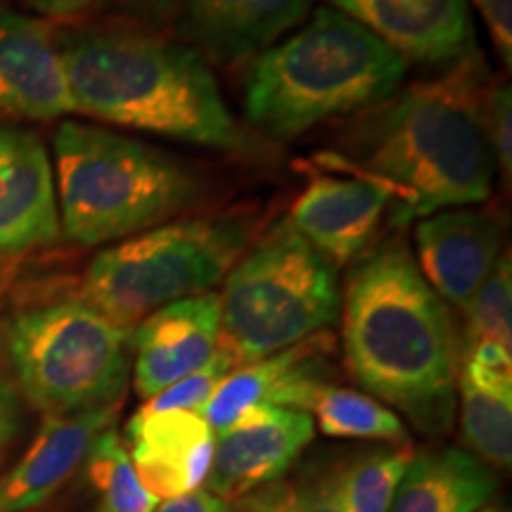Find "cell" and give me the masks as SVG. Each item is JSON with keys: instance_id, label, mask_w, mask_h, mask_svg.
<instances>
[{"instance_id": "6da1fadb", "label": "cell", "mask_w": 512, "mask_h": 512, "mask_svg": "<svg viewBox=\"0 0 512 512\" xmlns=\"http://www.w3.org/2000/svg\"><path fill=\"white\" fill-rule=\"evenodd\" d=\"M339 316L354 380L427 437L448 434L458 403L460 337L406 242L384 240L366 254L351 273Z\"/></svg>"}, {"instance_id": "7a4b0ae2", "label": "cell", "mask_w": 512, "mask_h": 512, "mask_svg": "<svg viewBox=\"0 0 512 512\" xmlns=\"http://www.w3.org/2000/svg\"><path fill=\"white\" fill-rule=\"evenodd\" d=\"M479 53L439 81L418 83L380 102L344 140V164L392 192L394 223L489 200L496 157L484 126Z\"/></svg>"}, {"instance_id": "3957f363", "label": "cell", "mask_w": 512, "mask_h": 512, "mask_svg": "<svg viewBox=\"0 0 512 512\" xmlns=\"http://www.w3.org/2000/svg\"><path fill=\"white\" fill-rule=\"evenodd\" d=\"M57 48L74 112L211 150L245 147L207 57L188 43L117 19L57 31Z\"/></svg>"}, {"instance_id": "277c9868", "label": "cell", "mask_w": 512, "mask_h": 512, "mask_svg": "<svg viewBox=\"0 0 512 512\" xmlns=\"http://www.w3.org/2000/svg\"><path fill=\"white\" fill-rule=\"evenodd\" d=\"M408 62L335 8L256 57L245 83L249 124L297 138L328 119L373 110L399 93Z\"/></svg>"}, {"instance_id": "5b68a950", "label": "cell", "mask_w": 512, "mask_h": 512, "mask_svg": "<svg viewBox=\"0 0 512 512\" xmlns=\"http://www.w3.org/2000/svg\"><path fill=\"white\" fill-rule=\"evenodd\" d=\"M53 152L60 230L81 247L145 233L200 200L190 169L110 128L62 121Z\"/></svg>"}, {"instance_id": "8992f818", "label": "cell", "mask_w": 512, "mask_h": 512, "mask_svg": "<svg viewBox=\"0 0 512 512\" xmlns=\"http://www.w3.org/2000/svg\"><path fill=\"white\" fill-rule=\"evenodd\" d=\"M19 392L46 418L121 406L131 332L81 297L22 306L0 325Z\"/></svg>"}, {"instance_id": "52a82bcc", "label": "cell", "mask_w": 512, "mask_h": 512, "mask_svg": "<svg viewBox=\"0 0 512 512\" xmlns=\"http://www.w3.org/2000/svg\"><path fill=\"white\" fill-rule=\"evenodd\" d=\"M221 347L235 368L325 332L342 311L337 266L280 221L226 275Z\"/></svg>"}, {"instance_id": "ba28073f", "label": "cell", "mask_w": 512, "mask_h": 512, "mask_svg": "<svg viewBox=\"0 0 512 512\" xmlns=\"http://www.w3.org/2000/svg\"><path fill=\"white\" fill-rule=\"evenodd\" d=\"M247 242L249 226L238 216L162 223L102 249L86 268L79 297L131 332L162 306L214 290Z\"/></svg>"}, {"instance_id": "9c48e42d", "label": "cell", "mask_w": 512, "mask_h": 512, "mask_svg": "<svg viewBox=\"0 0 512 512\" xmlns=\"http://www.w3.org/2000/svg\"><path fill=\"white\" fill-rule=\"evenodd\" d=\"M316 437L311 413L259 403L214 434V458L204 489L228 503L275 482L302 458Z\"/></svg>"}, {"instance_id": "30bf717a", "label": "cell", "mask_w": 512, "mask_h": 512, "mask_svg": "<svg viewBox=\"0 0 512 512\" xmlns=\"http://www.w3.org/2000/svg\"><path fill=\"white\" fill-rule=\"evenodd\" d=\"M325 162H335L337 174L313 178L287 221L337 266L366 252L384 214L392 209V192L373 176L344 164L335 152Z\"/></svg>"}, {"instance_id": "8fae6325", "label": "cell", "mask_w": 512, "mask_h": 512, "mask_svg": "<svg viewBox=\"0 0 512 512\" xmlns=\"http://www.w3.org/2000/svg\"><path fill=\"white\" fill-rule=\"evenodd\" d=\"M332 349L335 342L328 332H318L290 349L230 370L202 408L211 432H223L259 403L309 413L316 396L332 384Z\"/></svg>"}, {"instance_id": "7c38bea8", "label": "cell", "mask_w": 512, "mask_h": 512, "mask_svg": "<svg viewBox=\"0 0 512 512\" xmlns=\"http://www.w3.org/2000/svg\"><path fill=\"white\" fill-rule=\"evenodd\" d=\"M219 347V294L207 292L166 304L131 330L133 387L140 399H152L207 366Z\"/></svg>"}, {"instance_id": "4fadbf2b", "label": "cell", "mask_w": 512, "mask_h": 512, "mask_svg": "<svg viewBox=\"0 0 512 512\" xmlns=\"http://www.w3.org/2000/svg\"><path fill=\"white\" fill-rule=\"evenodd\" d=\"M69 112L55 24L0 10V119L50 121Z\"/></svg>"}, {"instance_id": "5bb4252c", "label": "cell", "mask_w": 512, "mask_h": 512, "mask_svg": "<svg viewBox=\"0 0 512 512\" xmlns=\"http://www.w3.org/2000/svg\"><path fill=\"white\" fill-rule=\"evenodd\" d=\"M415 249L422 278L444 302L465 309L501 259L503 221L486 209L437 211L415 226Z\"/></svg>"}, {"instance_id": "9a60e30c", "label": "cell", "mask_w": 512, "mask_h": 512, "mask_svg": "<svg viewBox=\"0 0 512 512\" xmlns=\"http://www.w3.org/2000/svg\"><path fill=\"white\" fill-rule=\"evenodd\" d=\"M406 62L458 64L477 53L467 0H330Z\"/></svg>"}, {"instance_id": "2e32d148", "label": "cell", "mask_w": 512, "mask_h": 512, "mask_svg": "<svg viewBox=\"0 0 512 512\" xmlns=\"http://www.w3.org/2000/svg\"><path fill=\"white\" fill-rule=\"evenodd\" d=\"M53 162L34 131L0 124V254L60 240Z\"/></svg>"}, {"instance_id": "e0dca14e", "label": "cell", "mask_w": 512, "mask_h": 512, "mask_svg": "<svg viewBox=\"0 0 512 512\" xmlns=\"http://www.w3.org/2000/svg\"><path fill=\"white\" fill-rule=\"evenodd\" d=\"M124 441L140 484L159 501L202 489L207 482L214 432L202 413L138 408Z\"/></svg>"}, {"instance_id": "ac0fdd59", "label": "cell", "mask_w": 512, "mask_h": 512, "mask_svg": "<svg viewBox=\"0 0 512 512\" xmlns=\"http://www.w3.org/2000/svg\"><path fill=\"white\" fill-rule=\"evenodd\" d=\"M311 8L313 0H183L174 27L209 60L238 62L271 48Z\"/></svg>"}, {"instance_id": "d6986e66", "label": "cell", "mask_w": 512, "mask_h": 512, "mask_svg": "<svg viewBox=\"0 0 512 512\" xmlns=\"http://www.w3.org/2000/svg\"><path fill=\"white\" fill-rule=\"evenodd\" d=\"M119 406L46 418L27 453L0 477V512H31L76 475L100 432L114 425Z\"/></svg>"}, {"instance_id": "ffe728a7", "label": "cell", "mask_w": 512, "mask_h": 512, "mask_svg": "<svg viewBox=\"0 0 512 512\" xmlns=\"http://www.w3.org/2000/svg\"><path fill=\"white\" fill-rule=\"evenodd\" d=\"M496 489L494 470L470 451L432 448L408 460L389 512H477Z\"/></svg>"}, {"instance_id": "44dd1931", "label": "cell", "mask_w": 512, "mask_h": 512, "mask_svg": "<svg viewBox=\"0 0 512 512\" xmlns=\"http://www.w3.org/2000/svg\"><path fill=\"white\" fill-rule=\"evenodd\" d=\"M456 401L467 451L491 470L512 463V370L482 366L460 358Z\"/></svg>"}, {"instance_id": "7402d4cb", "label": "cell", "mask_w": 512, "mask_h": 512, "mask_svg": "<svg viewBox=\"0 0 512 512\" xmlns=\"http://www.w3.org/2000/svg\"><path fill=\"white\" fill-rule=\"evenodd\" d=\"M311 418L325 437L380 441L396 448L408 446V430L392 408L375 396L328 384L311 406Z\"/></svg>"}, {"instance_id": "603a6c76", "label": "cell", "mask_w": 512, "mask_h": 512, "mask_svg": "<svg viewBox=\"0 0 512 512\" xmlns=\"http://www.w3.org/2000/svg\"><path fill=\"white\" fill-rule=\"evenodd\" d=\"M83 475L93 491L91 512H155L159 498L140 484L117 427L100 432L83 460Z\"/></svg>"}, {"instance_id": "cb8c5ba5", "label": "cell", "mask_w": 512, "mask_h": 512, "mask_svg": "<svg viewBox=\"0 0 512 512\" xmlns=\"http://www.w3.org/2000/svg\"><path fill=\"white\" fill-rule=\"evenodd\" d=\"M347 463H313L297 475H283L235 505L238 512H344L342 486Z\"/></svg>"}, {"instance_id": "d4e9b609", "label": "cell", "mask_w": 512, "mask_h": 512, "mask_svg": "<svg viewBox=\"0 0 512 512\" xmlns=\"http://www.w3.org/2000/svg\"><path fill=\"white\" fill-rule=\"evenodd\" d=\"M411 448H377L347 460L342 486L344 512H389Z\"/></svg>"}, {"instance_id": "484cf974", "label": "cell", "mask_w": 512, "mask_h": 512, "mask_svg": "<svg viewBox=\"0 0 512 512\" xmlns=\"http://www.w3.org/2000/svg\"><path fill=\"white\" fill-rule=\"evenodd\" d=\"M463 311L465 332L460 351L477 344H501L512 349V264L508 252L501 254Z\"/></svg>"}, {"instance_id": "4316f807", "label": "cell", "mask_w": 512, "mask_h": 512, "mask_svg": "<svg viewBox=\"0 0 512 512\" xmlns=\"http://www.w3.org/2000/svg\"><path fill=\"white\" fill-rule=\"evenodd\" d=\"M230 370H235V361L223 347H219L207 366H202L195 373H190L183 380H178L166 387L164 392L152 396L145 401V411H197L202 413V408L207 406V401L214 394V389L219 387L223 377Z\"/></svg>"}, {"instance_id": "83f0119b", "label": "cell", "mask_w": 512, "mask_h": 512, "mask_svg": "<svg viewBox=\"0 0 512 512\" xmlns=\"http://www.w3.org/2000/svg\"><path fill=\"white\" fill-rule=\"evenodd\" d=\"M484 126L491 150L496 157V169H501L505 183L512 176V93L508 86H494L484 98Z\"/></svg>"}, {"instance_id": "f1b7e54d", "label": "cell", "mask_w": 512, "mask_h": 512, "mask_svg": "<svg viewBox=\"0 0 512 512\" xmlns=\"http://www.w3.org/2000/svg\"><path fill=\"white\" fill-rule=\"evenodd\" d=\"M181 5L183 0H107V8L119 22L147 31L174 27Z\"/></svg>"}, {"instance_id": "f546056e", "label": "cell", "mask_w": 512, "mask_h": 512, "mask_svg": "<svg viewBox=\"0 0 512 512\" xmlns=\"http://www.w3.org/2000/svg\"><path fill=\"white\" fill-rule=\"evenodd\" d=\"M472 5L479 10V15L486 22L491 41L505 62V67H512V0H472Z\"/></svg>"}, {"instance_id": "4dcf8cb0", "label": "cell", "mask_w": 512, "mask_h": 512, "mask_svg": "<svg viewBox=\"0 0 512 512\" xmlns=\"http://www.w3.org/2000/svg\"><path fill=\"white\" fill-rule=\"evenodd\" d=\"M155 512H235V505L214 496L207 489H195L188 494L164 498V501H159Z\"/></svg>"}, {"instance_id": "1f68e13d", "label": "cell", "mask_w": 512, "mask_h": 512, "mask_svg": "<svg viewBox=\"0 0 512 512\" xmlns=\"http://www.w3.org/2000/svg\"><path fill=\"white\" fill-rule=\"evenodd\" d=\"M100 0H24L29 10H34L41 19H48V22H72V19H79L88 15Z\"/></svg>"}, {"instance_id": "d6a6232c", "label": "cell", "mask_w": 512, "mask_h": 512, "mask_svg": "<svg viewBox=\"0 0 512 512\" xmlns=\"http://www.w3.org/2000/svg\"><path fill=\"white\" fill-rule=\"evenodd\" d=\"M19 432V401L8 377L0 370V448L8 446Z\"/></svg>"}, {"instance_id": "836d02e7", "label": "cell", "mask_w": 512, "mask_h": 512, "mask_svg": "<svg viewBox=\"0 0 512 512\" xmlns=\"http://www.w3.org/2000/svg\"><path fill=\"white\" fill-rule=\"evenodd\" d=\"M12 259H15V256H3V254H0V294L5 292V287H8V283H10Z\"/></svg>"}, {"instance_id": "e575fe53", "label": "cell", "mask_w": 512, "mask_h": 512, "mask_svg": "<svg viewBox=\"0 0 512 512\" xmlns=\"http://www.w3.org/2000/svg\"><path fill=\"white\" fill-rule=\"evenodd\" d=\"M477 512H503V510H501V508H496V505H491V503H489V505H484V508H479Z\"/></svg>"}, {"instance_id": "d590c367", "label": "cell", "mask_w": 512, "mask_h": 512, "mask_svg": "<svg viewBox=\"0 0 512 512\" xmlns=\"http://www.w3.org/2000/svg\"><path fill=\"white\" fill-rule=\"evenodd\" d=\"M235 512H238V510H235Z\"/></svg>"}]
</instances>
